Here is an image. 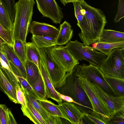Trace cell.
Instances as JSON below:
<instances>
[{"label": "cell", "mask_w": 124, "mask_h": 124, "mask_svg": "<svg viewBox=\"0 0 124 124\" xmlns=\"http://www.w3.org/2000/svg\"><path fill=\"white\" fill-rule=\"evenodd\" d=\"M21 87L24 93L26 101L30 103L39 112L44 119L46 124H49L50 116L49 114L37 100L31 96L23 87Z\"/></svg>", "instance_id": "7402d4cb"}, {"label": "cell", "mask_w": 124, "mask_h": 124, "mask_svg": "<svg viewBox=\"0 0 124 124\" xmlns=\"http://www.w3.org/2000/svg\"><path fill=\"white\" fill-rule=\"evenodd\" d=\"M35 0L37 8L43 17L50 18L55 23H60L63 15L55 0Z\"/></svg>", "instance_id": "30bf717a"}, {"label": "cell", "mask_w": 124, "mask_h": 124, "mask_svg": "<svg viewBox=\"0 0 124 124\" xmlns=\"http://www.w3.org/2000/svg\"><path fill=\"white\" fill-rule=\"evenodd\" d=\"M0 23L7 30H13V23L5 7L0 0Z\"/></svg>", "instance_id": "4316f807"}, {"label": "cell", "mask_w": 124, "mask_h": 124, "mask_svg": "<svg viewBox=\"0 0 124 124\" xmlns=\"http://www.w3.org/2000/svg\"><path fill=\"white\" fill-rule=\"evenodd\" d=\"M56 38L52 37L38 36L32 35L31 40L39 49L51 47L56 45L55 43Z\"/></svg>", "instance_id": "d4e9b609"}, {"label": "cell", "mask_w": 124, "mask_h": 124, "mask_svg": "<svg viewBox=\"0 0 124 124\" xmlns=\"http://www.w3.org/2000/svg\"><path fill=\"white\" fill-rule=\"evenodd\" d=\"M7 120L8 124H17L11 110L8 108L7 112Z\"/></svg>", "instance_id": "f35d334b"}, {"label": "cell", "mask_w": 124, "mask_h": 124, "mask_svg": "<svg viewBox=\"0 0 124 124\" xmlns=\"http://www.w3.org/2000/svg\"><path fill=\"white\" fill-rule=\"evenodd\" d=\"M77 80L91 104L93 109L91 113L101 117L108 124L110 117L113 115L112 112L97 93L91 82L86 78L80 77H78Z\"/></svg>", "instance_id": "277c9868"}, {"label": "cell", "mask_w": 124, "mask_h": 124, "mask_svg": "<svg viewBox=\"0 0 124 124\" xmlns=\"http://www.w3.org/2000/svg\"><path fill=\"white\" fill-rule=\"evenodd\" d=\"M17 80L20 86L26 89L29 94L36 100H41L36 92L26 79L21 76L16 75Z\"/></svg>", "instance_id": "f546056e"}, {"label": "cell", "mask_w": 124, "mask_h": 124, "mask_svg": "<svg viewBox=\"0 0 124 124\" xmlns=\"http://www.w3.org/2000/svg\"><path fill=\"white\" fill-rule=\"evenodd\" d=\"M8 109L5 104H0V119L1 124H8Z\"/></svg>", "instance_id": "74e56055"}, {"label": "cell", "mask_w": 124, "mask_h": 124, "mask_svg": "<svg viewBox=\"0 0 124 124\" xmlns=\"http://www.w3.org/2000/svg\"><path fill=\"white\" fill-rule=\"evenodd\" d=\"M21 109L23 115L34 124H46L44 119L39 112L28 101H27L26 106L24 107L21 106Z\"/></svg>", "instance_id": "ffe728a7"}, {"label": "cell", "mask_w": 124, "mask_h": 124, "mask_svg": "<svg viewBox=\"0 0 124 124\" xmlns=\"http://www.w3.org/2000/svg\"><path fill=\"white\" fill-rule=\"evenodd\" d=\"M15 88L16 98L19 103L23 107H26L27 106L26 98L20 85L17 86Z\"/></svg>", "instance_id": "836d02e7"}, {"label": "cell", "mask_w": 124, "mask_h": 124, "mask_svg": "<svg viewBox=\"0 0 124 124\" xmlns=\"http://www.w3.org/2000/svg\"><path fill=\"white\" fill-rule=\"evenodd\" d=\"M13 47L15 53L24 64L26 59L25 44L20 40H15Z\"/></svg>", "instance_id": "83f0119b"}, {"label": "cell", "mask_w": 124, "mask_h": 124, "mask_svg": "<svg viewBox=\"0 0 124 124\" xmlns=\"http://www.w3.org/2000/svg\"><path fill=\"white\" fill-rule=\"evenodd\" d=\"M83 114L86 118L92 124H107L106 122L102 118L92 114L83 112Z\"/></svg>", "instance_id": "8d00e7d4"}, {"label": "cell", "mask_w": 124, "mask_h": 124, "mask_svg": "<svg viewBox=\"0 0 124 124\" xmlns=\"http://www.w3.org/2000/svg\"><path fill=\"white\" fill-rule=\"evenodd\" d=\"M7 10L13 23L15 16V0H0Z\"/></svg>", "instance_id": "1f68e13d"}, {"label": "cell", "mask_w": 124, "mask_h": 124, "mask_svg": "<svg viewBox=\"0 0 124 124\" xmlns=\"http://www.w3.org/2000/svg\"><path fill=\"white\" fill-rule=\"evenodd\" d=\"M75 15L78 23H79L82 20L84 16L82 13V8L80 1L73 3Z\"/></svg>", "instance_id": "e575fe53"}, {"label": "cell", "mask_w": 124, "mask_h": 124, "mask_svg": "<svg viewBox=\"0 0 124 124\" xmlns=\"http://www.w3.org/2000/svg\"><path fill=\"white\" fill-rule=\"evenodd\" d=\"M81 2L84 16L77 23L81 30L78 35L84 45L89 46L99 42L107 21L101 10L92 7L84 0Z\"/></svg>", "instance_id": "6da1fadb"}, {"label": "cell", "mask_w": 124, "mask_h": 124, "mask_svg": "<svg viewBox=\"0 0 124 124\" xmlns=\"http://www.w3.org/2000/svg\"><path fill=\"white\" fill-rule=\"evenodd\" d=\"M71 28L70 24L66 21L60 25L59 33L56 39V45L66 44L70 40L73 34V31Z\"/></svg>", "instance_id": "2e32d148"}, {"label": "cell", "mask_w": 124, "mask_h": 124, "mask_svg": "<svg viewBox=\"0 0 124 124\" xmlns=\"http://www.w3.org/2000/svg\"><path fill=\"white\" fill-rule=\"evenodd\" d=\"M57 105L71 124H80L84 114L75 104L65 101Z\"/></svg>", "instance_id": "4fadbf2b"}, {"label": "cell", "mask_w": 124, "mask_h": 124, "mask_svg": "<svg viewBox=\"0 0 124 124\" xmlns=\"http://www.w3.org/2000/svg\"><path fill=\"white\" fill-rule=\"evenodd\" d=\"M124 42V33L112 30H103L98 42L114 43Z\"/></svg>", "instance_id": "ac0fdd59"}, {"label": "cell", "mask_w": 124, "mask_h": 124, "mask_svg": "<svg viewBox=\"0 0 124 124\" xmlns=\"http://www.w3.org/2000/svg\"><path fill=\"white\" fill-rule=\"evenodd\" d=\"M107 82L116 93L121 96H124V79L104 75Z\"/></svg>", "instance_id": "484cf974"}, {"label": "cell", "mask_w": 124, "mask_h": 124, "mask_svg": "<svg viewBox=\"0 0 124 124\" xmlns=\"http://www.w3.org/2000/svg\"><path fill=\"white\" fill-rule=\"evenodd\" d=\"M5 42V41L0 37V50L2 52V44Z\"/></svg>", "instance_id": "60d3db41"}, {"label": "cell", "mask_w": 124, "mask_h": 124, "mask_svg": "<svg viewBox=\"0 0 124 124\" xmlns=\"http://www.w3.org/2000/svg\"><path fill=\"white\" fill-rule=\"evenodd\" d=\"M0 124H1V122H0Z\"/></svg>", "instance_id": "7bdbcfd3"}, {"label": "cell", "mask_w": 124, "mask_h": 124, "mask_svg": "<svg viewBox=\"0 0 124 124\" xmlns=\"http://www.w3.org/2000/svg\"><path fill=\"white\" fill-rule=\"evenodd\" d=\"M0 37L6 43L13 46L14 41L13 30H7L0 23Z\"/></svg>", "instance_id": "4dcf8cb0"}, {"label": "cell", "mask_w": 124, "mask_h": 124, "mask_svg": "<svg viewBox=\"0 0 124 124\" xmlns=\"http://www.w3.org/2000/svg\"><path fill=\"white\" fill-rule=\"evenodd\" d=\"M2 52L10 63L19 72L22 76L26 79V73L24 64L15 53L13 46L6 42L2 44Z\"/></svg>", "instance_id": "5bb4252c"}, {"label": "cell", "mask_w": 124, "mask_h": 124, "mask_svg": "<svg viewBox=\"0 0 124 124\" xmlns=\"http://www.w3.org/2000/svg\"><path fill=\"white\" fill-rule=\"evenodd\" d=\"M35 3L34 0H19L16 3L13 28L14 40H19L24 44L26 42Z\"/></svg>", "instance_id": "7a4b0ae2"}, {"label": "cell", "mask_w": 124, "mask_h": 124, "mask_svg": "<svg viewBox=\"0 0 124 124\" xmlns=\"http://www.w3.org/2000/svg\"><path fill=\"white\" fill-rule=\"evenodd\" d=\"M92 47L96 50L107 56L114 48H124V42L114 43L98 42L92 44Z\"/></svg>", "instance_id": "cb8c5ba5"}, {"label": "cell", "mask_w": 124, "mask_h": 124, "mask_svg": "<svg viewBox=\"0 0 124 124\" xmlns=\"http://www.w3.org/2000/svg\"><path fill=\"white\" fill-rule=\"evenodd\" d=\"M51 47L40 49L42 61L55 88L60 87L64 83L67 73L64 68L54 59Z\"/></svg>", "instance_id": "8992f818"}, {"label": "cell", "mask_w": 124, "mask_h": 124, "mask_svg": "<svg viewBox=\"0 0 124 124\" xmlns=\"http://www.w3.org/2000/svg\"><path fill=\"white\" fill-rule=\"evenodd\" d=\"M24 65L26 73V79L31 86L37 81L41 75V73L37 66L27 59Z\"/></svg>", "instance_id": "44dd1931"}, {"label": "cell", "mask_w": 124, "mask_h": 124, "mask_svg": "<svg viewBox=\"0 0 124 124\" xmlns=\"http://www.w3.org/2000/svg\"><path fill=\"white\" fill-rule=\"evenodd\" d=\"M59 29L55 26L44 23L33 21L30 23L29 31L32 35L56 38Z\"/></svg>", "instance_id": "7c38bea8"}, {"label": "cell", "mask_w": 124, "mask_h": 124, "mask_svg": "<svg viewBox=\"0 0 124 124\" xmlns=\"http://www.w3.org/2000/svg\"><path fill=\"white\" fill-rule=\"evenodd\" d=\"M0 86L10 100L19 104L16 98V89L6 77L0 68Z\"/></svg>", "instance_id": "d6986e66"}, {"label": "cell", "mask_w": 124, "mask_h": 124, "mask_svg": "<svg viewBox=\"0 0 124 124\" xmlns=\"http://www.w3.org/2000/svg\"><path fill=\"white\" fill-rule=\"evenodd\" d=\"M31 86L41 100L46 99V88L41 74L37 81Z\"/></svg>", "instance_id": "f1b7e54d"}, {"label": "cell", "mask_w": 124, "mask_h": 124, "mask_svg": "<svg viewBox=\"0 0 124 124\" xmlns=\"http://www.w3.org/2000/svg\"><path fill=\"white\" fill-rule=\"evenodd\" d=\"M0 90L4 92V91H3V90L0 87Z\"/></svg>", "instance_id": "b9f144b4"}, {"label": "cell", "mask_w": 124, "mask_h": 124, "mask_svg": "<svg viewBox=\"0 0 124 124\" xmlns=\"http://www.w3.org/2000/svg\"><path fill=\"white\" fill-rule=\"evenodd\" d=\"M117 13L114 20L115 23L119 22L124 17V0H119Z\"/></svg>", "instance_id": "d590c367"}, {"label": "cell", "mask_w": 124, "mask_h": 124, "mask_svg": "<svg viewBox=\"0 0 124 124\" xmlns=\"http://www.w3.org/2000/svg\"><path fill=\"white\" fill-rule=\"evenodd\" d=\"M52 54L55 60L64 69L67 73L71 72L79 64L65 46H56L51 47Z\"/></svg>", "instance_id": "9c48e42d"}, {"label": "cell", "mask_w": 124, "mask_h": 124, "mask_svg": "<svg viewBox=\"0 0 124 124\" xmlns=\"http://www.w3.org/2000/svg\"><path fill=\"white\" fill-rule=\"evenodd\" d=\"M92 83L97 93L112 112L113 115L119 111L124 110V96H118L111 95L96 84Z\"/></svg>", "instance_id": "8fae6325"}, {"label": "cell", "mask_w": 124, "mask_h": 124, "mask_svg": "<svg viewBox=\"0 0 124 124\" xmlns=\"http://www.w3.org/2000/svg\"><path fill=\"white\" fill-rule=\"evenodd\" d=\"M75 68L71 72L67 73L64 83L60 87L55 88L59 93L70 96L83 107L85 113H90L93 110L90 102L85 92L79 85Z\"/></svg>", "instance_id": "3957f363"}, {"label": "cell", "mask_w": 124, "mask_h": 124, "mask_svg": "<svg viewBox=\"0 0 124 124\" xmlns=\"http://www.w3.org/2000/svg\"><path fill=\"white\" fill-rule=\"evenodd\" d=\"M40 72L45 84L47 98H51L56 101L58 104H61L62 103V100L53 85L42 60Z\"/></svg>", "instance_id": "9a60e30c"}, {"label": "cell", "mask_w": 124, "mask_h": 124, "mask_svg": "<svg viewBox=\"0 0 124 124\" xmlns=\"http://www.w3.org/2000/svg\"><path fill=\"white\" fill-rule=\"evenodd\" d=\"M37 100L49 115L62 117L69 121L67 117L62 113L57 105L47 99Z\"/></svg>", "instance_id": "603a6c76"}, {"label": "cell", "mask_w": 124, "mask_h": 124, "mask_svg": "<svg viewBox=\"0 0 124 124\" xmlns=\"http://www.w3.org/2000/svg\"><path fill=\"white\" fill-rule=\"evenodd\" d=\"M83 0H60L61 3L64 6L69 3L80 1Z\"/></svg>", "instance_id": "ab89813d"}, {"label": "cell", "mask_w": 124, "mask_h": 124, "mask_svg": "<svg viewBox=\"0 0 124 124\" xmlns=\"http://www.w3.org/2000/svg\"><path fill=\"white\" fill-rule=\"evenodd\" d=\"M99 68L103 74L124 79V48L114 49Z\"/></svg>", "instance_id": "52a82bcc"}, {"label": "cell", "mask_w": 124, "mask_h": 124, "mask_svg": "<svg viewBox=\"0 0 124 124\" xmlns=\"http://www.w3.org/2000/svg\"><path fill=\"white\" fill-rule=\"evenodd\" d=\"M75 68L77 76L86 78L91 82L99 86L108 93L116 96H121L112 88L98 67L91 64L89 65L83 64L77 65Z\"/></svg>", "instance_id": "ba28073f"}, {"label": "cell", "mask_w": 124, "mask_h": 124, "mask_svg": "<svg viewBox=\"0 0 124 124\" xmlns=\"http://www.w3.org/2000/svg\"><path fill=\"white\" fill-rule=\"evenodd\" d=\"M124 110L119 111L111 116L108 124H124Z\"/></svg>", "instance_id": "d6a6232c"}, {"label": "cell", "mask_w": 124, "mask_h": 124, "mask_svg": "<svg viewBox=\"0 0 124 124\" xmlns=\"http://www.w3.org/2000/svg\"><path fill=\"white\" fill-rule=\"evenodd\" d=\"M26 59L35 64L40 71L42 59L40 49L32 42L25 43Z\"/></svg>", "instance_id": "e0dca14e"}, {"label": "cell", "mask_w": 124, "mask_h": 124, "mask_svg": "<svg viewBox=\"0 0 124 124\" xmlns=\"http://www.w3.org/2000/svg\"><path fill=\"white\" fill-rule=\"evenodd\" d=\"M65 46L76 60H86L99 68L106 57L103 53L97 51L92 47L84 45L77 40H70Z\"/></svg>", "instance_id": "5b68a950"}]
</instances>
